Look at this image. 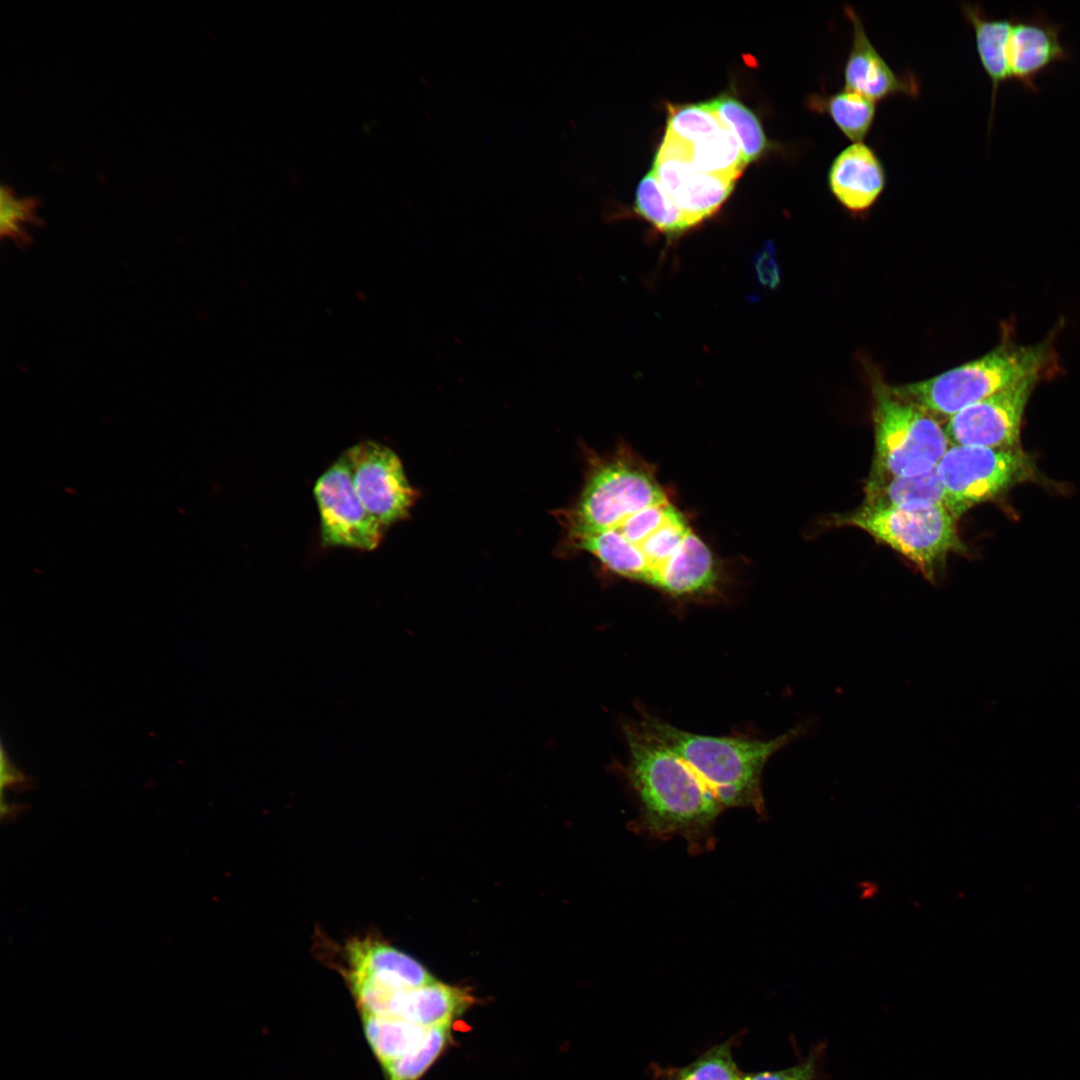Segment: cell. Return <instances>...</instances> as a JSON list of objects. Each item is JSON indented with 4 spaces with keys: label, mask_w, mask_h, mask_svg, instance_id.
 Segmentation results:
<instances>
[{
    "label": "cell",
    "mask_w": 1080,
    "mask_h": 1080,
    "mask_svg": "<svg viewBox=\"0 0 1080 1080\" xmlns=\"http://www.w3.org/2000/svg\"><path fill=\"white\" fill-rule=\"evenodd\" d=\"M563 514L571 543L620 577L675 599L706 598L720 585L712 550L631 448L592 456L582 492Z\"/></svg>",
    "instance_id": "1"
},
{
    "label": "cell",
    "mask_w": 1080,
    "mask_h": 1080,
    "mask_svg": "<svg viewBox=\"0 0 1080 1080\" xmlns=\"http://www.w3.org/2000/svg\"><path fill=\"white\" fill-rule=\"evenodd\" d=\"M623 731L627 777L640 801L642 825L656 836L681 835L698 845L721 804L688 763L640 721Z\"/></svg>",
    "instance_id": "2"
},
{
    "label": "cell",
    "mask_w": 1080,
    "mask_h": 1080,
    "mask_svg": "<svg viewBox=\"0 0 1080 1080\" xmlns=\"http://www.w3.org/2000/svg\"><path fill=\"white\" fill-rule=\"evenodd\" d=\"M639 721L688 763L722 808H750L760 814L765 810L761 777L766 763L813 728L808 721L763 740L692 733L648 714Z\"/></svg>",
    "instance_id": "3"
},
{
    "label": "cell",
    "mask_w": 1080,
    "mask_h": 1080,
    "mask_svg": "<svg viewBox=\"0 0 1080 1080\" xmlns=\"http://www.w3.org/2000/svg\"><path fill=\"white\" fill-rule=\"evenodd\" d=\"M1056 368L1049 338L1034 345L1006 340L986 355L933 378L890 386L934 418L950 419L962 409L1031 376H1048Z\"/></svg>",
    "instance_id": "4"
},
{
    "label": "cell",
    "mask_w": 1080,
    "mask_h": 1080,
    "mask_svg": "<svg viewBox=\"0 0 1080 1080\" xmlns=\"http://www.w3.org/2000/svg\"><path fill=\"white\" fill-rule=\"evenodd\" d=\"M873 399L875 445L867 481L914 476L936 467L950 446L938 420L883 383L875 385Z\"/></svg>",
    "instance_id": "5"
},
{
    "label": "cell",
    "mask_w": 1080,
    "mask_h": 1080,
    "mask_svg": "<svg viewBox=\"0 0 1080 1080\" xmlns=\"http://www.w3.org/2000/svg\"><path fill=\"white\" fill-rule=\"evenodd\" d=\"M957 520L945 506L904 509L862 505L832 518L835 526L861 529L900 553L929 581L935 579L950 553L963 548Z\"/></svg>",
    "instance_id": "6"
},
{
    "label": "cell",
    "mask_w": 1080,
    "mask_h": 1080,
    "mask_svg": "<svg viewBox=\"0 0 1080 1080\" xmlns=\"http://www.w3.org/2000/svg\"><path fill=\"white\" fill-rule=\"evenodd\" d=\"M936 469L945 492V507L956 519L1035 475L1032 458L1020 447L950 445Z\"/></svg>",
    "instance_id": "7"
},
{
    "label": "cell",
    "mask_w": 1080,
    "mask_h": 1080,
    "mask_svg": "<svg viewBox=\"0 0 1080 1080\" xmlns=\"http://www.w3.org/2000/svg\"><path fill=\"white\" fill-rule=\"evenodd\" d=\"M313 492L324 545L364 551L380 545L386 528L358 497L345 453L319 476Z\"/></svg>",
    "instance_id": "8"
},
{
    "label": "cell",
    "mask_w": 1080,
    "mask_h": 1080,
    "mask_svg": "<svg viewBox=\"0 0 1080 1080\" xmlns=\"http://www.w3.org/2000/svg\"><path fill=\"white\" fill-rule=\"evenodd\" d=\"M344 453L355 490L367 511L385 528L406 519L417 491L410 485L398 455L372 440L361 441Z\"/></svg>",
    "instance_id": "9"
},
{
    "label": "cell",
    "mask_w": 1080,
    "mask_h": 1080,
    "mask_svg": "<svg viewBox=\"0 0 1080 1080\" xmlns=\"http://www.w3.org/2000/svg\"><path fill=\"white\" fill-rule=\"evenodd\" d=\"M1042 379L1031 376L980 400L947 420L950 445L1008 449L1019 447L1023 415Z\"/></svg>",
    "instance_id": "10"
},
{
    "label": "cell",
    "mask_w": 1080,
    "mask_h": 1080,
    "mask_svg": "<svg viewBox=\"0 0 1080 1080\" xmlns=\"http://www.w3.org/2000/svg\"><path fill=\"white\" fill-rule=\"evenodd\" d=\"M652 171L690 229L719 210L736 182L697 169L689 158L686 145L667 133L656 153Z\"/></svg>",
    "instance_id": "11"
},
{
    "label": "cell",
    "mask_w": 1080,
    "mask_h": 1080,
    "mask_svg": "<svg viewBox=\"0 0 1080 1080\" xmlns=\"http://www.w3.org/2000/svg\"><path fill=\"white\" fill-rule=\"evenodd\" d=\"M1062 30V24L1051 21L1040 9L1029 16L1012 15L1008 41L1011 80L1038 92V75L1058 62L1070 61V49L1060 40Z\"/></svg>",
    "instance_id": "12"
},
{
    "label": "cell",
    "mask_w": 1080,
    "mask_h": 1080,
    "mask_svg": "<svg viewBox=\"0 0 1080 1080\" xmlns=\"http://www.w3.org/2000/svg\"><path fill=\"white\" fill-rule=\"evenodd\" d=\"M844 12L852 24V43L843 69L844 89L874 102L899 94L918 96L917 77L912 72L893 70L870 41L856 11L846 6Z\"/></svg>",
    "instance_id": "13"
},
{
    "label": "cell",
    "mask_w": 1080,
    "mask_h": 1080,
    "mask_svg": "<svg viewBox=\"0 0 1080 1080\" xmlns=\"http://www.w3.org/2000/svg\"><path fill=\"white\" fill-rule=\"evenodd\" d=\"M827 186L834 199L854 215L864 214L877 202L886 186L883 162L873 148L852 143L832 160Z\"/></svg>",
    "instance_id": "14"
},
{
    "label": "cell",
    "mask_w": 1080,
    "mask_h": 1080,
    "mask_svg": "<svg viewBox=\"0 0 1080 1080\" xmlns=\"http://www.w3.org/2000/svg\"><path fill=\"white\" fill-rule=\"evenodd\" d=\"M345 959L344 972L369 976L403 989L436 981L416 959L370 936L351 939L345 946Z\"/></svg>",
    "instance_id": "15"
},
{
    "label": "cell",
    "mask_w": 1080,
    "mask_h": 1080,
    "mask_svg": "<svg viewBox=\"0 0 1080 1080\" xmlns=\"http://www.w3.org/2000/svg\"><path fill=\"white\" fill-rule=\"evenodd\" d=\"M476 999L463 987L434 981L401 991L390 1017H397L426 1028L452 1023L470 1008Z\"/></svg>",
    "instance_id": "16"
},
{
    "label": "cell",
    "mask_w": 1080,
    "mask_h": 1080,
    "mask_svg": "<svg viewBox=\"0 0 1080 1080\" xmlns=\"http://www.w3.org/2000/svg\"><path fill=\"white\" fill-rule=\"evenodd\" d=\"M961 10L973 28L979 61L991 81L989 116V130H991L999 87L1011 80L1008 66V41L1012 15L1006 18L991 17L978 3H962Z\"/></svg>",
    "instance_id": "17"
},
{
    "label": "cell",
    "mask_w": 1080,
    "mask_h": 1080,
    "mask_svg": "<svg viewBox=\"0 0 1080 1080\" xmlns=\"http://www.w3.org/2000/svg\"><path fill=\"white\" fill-rule=\"evenodd\" d=\"M863 505L877 508L920 509L945 506V492L936 467L914 476L867 481Z\"/></svg>",
    "instance_id": "18"
},
{
    "label": "cell",
    "mask_w": 1080,
    "mask_h": 1080,
    "mask_svg": "<svg viewBox=\"0 0 1080 1080\" xmlns=\"http://www.w3.org/2000/svg\"><path fill=\"white\" fill-rule=\"evenodd\" d=\"M875 103L847 89L814 94L809 99V107L827 115L852 143L863 142L869 134L876 116Z\"/></svg>",
    "instance_id": "19"
},
{
    "label": "cell",
    "mask_w": 1080,
    "mask_h": 1080,
    "mask_svg": "<svg viewBox=\"0 0 1080 1080\" xmlns=\"http://www.w3.org/2000/svg\"><path fill=\"white\" fill-rule=\"evenodd\" d=\"M360 1016L366 1040L381 1066L416 1048L428 1030L397 1017L367 1013Z\"/></svg>",
    "instance_id": "20"
},
{
    "label": "cell",
    "mask_w": 1080,
    "mask_h": 1080,
    "mask_svg": "<svg viewBox=\"0 0 1080 1080\" xmlns=\"http://www.w3.org/2000/svg\"><path fill=\"white\" fill-rule=\"evenodd\" d=\"M743 1033L710 1047L687 1065L681 1067L651 1066L654 1080H739L742 1072L733 1057V1048Z\"/></svg>",
    "instance_id": "21"
},
{
    "label": "cell",
    "mask_w": 1080,
    "mask_h": 1080,
    "mask_svg": "<svg viewBox=\"0 0 1080 1080\" xmlns=\"http://www.w3.org/2000/svg\"><path fill=\"white\" fill-rule=\"evenodd\" d=\"M686 147L693 165L703 172L736 181L747 165L735 134L727 126Z\"/></svg>",
    "instance_id": "22"
},
{
    "label": "cell",
    "mask_w": 1080,
    "mask_h": 1080,
    "mask_svg": "<svg viewBox=\"0 0 1080 1080\" xmlns=\"http://www.w3.org/2000/svg\"><path fill=\"white\" fill-rule=\"evenodd\" d=\"M708 103L735 134L747 164L757 160L769 149V142L758 117L741 101L723 94Z\"/></svg>",
    "instance_id": "23"
},
{
    "label": "cell",
    "mask_w": 1080,
    "mask_h": 1080,
    "mask_svg": "<svg viewBox=\"0 0 1080 1080\" xmlns=\"http://www.w3.org/2000/svg\"><path fill=\"white\" fill-rule=\"evenodd\" d=\"M635 211L667 237H677L690 228L682 213L670 201L651 170L639 182Z\"/></svg>",
    "instance_id": "24"
},
{
    "label": "cell",
    "mask_w": 1080,
    "mask_h": 1080,
    "mask_svg": "<svg viewBox=\"0 0 1080 1080\" xmlns=\"http://www.w3.org/2000/svg\"><path fill=\"white\" fill-rule=\"evenodd\" d=\"M451 1024L428 1028L416 1048L382 1066L386 1080H420L452 1041Z\"/></svg>",
    "instance_id": "25"
},
{
    "label": "cell",
    "mask_w": 1080,
    "mask_h": 1080,
    "mask_svg": "<svg viewBox=\"0 0 1080 1080\" xmlns=\"http://www.w3.org/2000/svg\"><path fill=\"white\" fill-rule=\"evenodd\" d=\"M667 134L692 145L718 132L726 124L708 102L667 105Z\"/></svg>",
    "instance_id": "26"
},
{
    "label": "cell",
    "mask_w": 1080,
    "mask_h": 1080,
    "mask_svg": "<svg viewBox=\"0 0 1080 1080\" xmlns=\"http://www.w3.org/2000/svg\"><path fill=\"white\" fill-rule=\"evenodd\" d=\"M39 201L36 198H19L7 185L0 189V232L1 237L17 244L30 242L28 226L39 225L37 215Z\"/></svg>",
    "instance_id": "27"
},
{
    "label": "cell",
    "mask_w": 1080,
    "mask_h": 1080,
    "mask_svg": "<svg viewBox=\"0 0 1080 1080\" xmlns=\"http://www.w3.org/2000/svg\"><path fill=\"white\" fill-rule=\"evenodd\" d=\"M824 1051L825 1045L820 1043L796 1065L776 1071L742 1073L739 1080H820Z\"/></svg>",
    "instance_id": "28"
}]
</instances>
